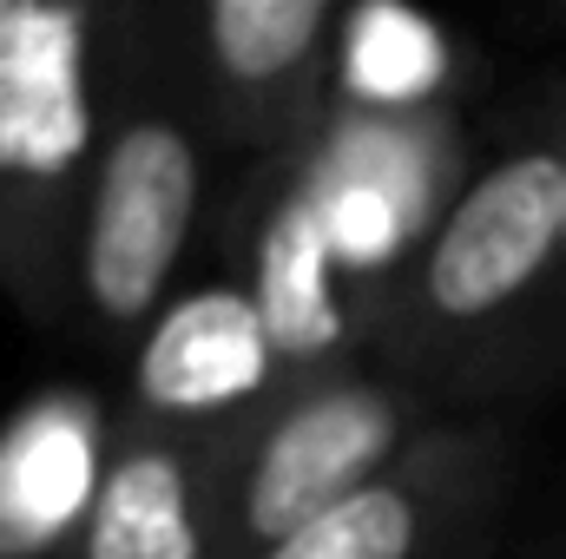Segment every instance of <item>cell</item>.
<instances>
[{"label": "cell", "instance_id": "obj_1", "mask_svg": "<svg viewBox=\"0 0 566 559\" xmlns=\"http://www.w3.org/2000/svg\"><path fill=\"white\" fill-rule=\"evenodd\" d=\"M264 165L238 283L264 309L283 369L303 382L376 362L396 289L474 171L454 106L329 99L323 119Z\"/></svg>", "mask_w": 566, "mask_h": 559}, {"label": "cell", "instance_id": "obj_2", "mask_svg": "<svg viewBox=\"0 0 566 559\" xmlns=\"http://www.w3.org/2000/svg\"><path fill=\"white\" fill-rule=\"evenodd\" d=\"M158 0H0V296L66 309V251L93 151Z\"/></svg>", "mask_w": 566, "mask_h": 559}, {"label": "cell", "instance_id": "obj_3", "mask_svg": "<svg viewBox=\"0 0 566 559\" xmlns=\"http://www.w3.org/2000/svg\"><path fill=\"white\" fill-rule=\"evenodd\" d=\"M211 145L218 126L185 66L171 0H158L80 191L60 309L66 329L113 349H139V336L165 316L185 251L198 238Z\"/></svg>", "mask_w": 566, "mask_h": 559}, {"label": "cell", "instance_id": "obj_4", "mask_svg": "<svg viewBox=\"0 0 566 559\" xmlns=\"http://www.w3.org/2000/svg\"><path fill=\"white\" fill-rule=\"evenodd\" d=\"M566 277V151L527 133L474 165L396 289L376 362L434 389L441 369L488 356Z\"/></svg>", "mask_w": 566, "mask_h": 559}, {"label": "cell", "instance_id": "obj_5", "mask_svg": "<svg viewBox=\"0 0 566 559\" xmlns=\"http://www.w3.org/2000/svg\"><path fill=\"white\" fill-rule=\"evenodd\" d=\"M434 421V389L389 362H343L290 382L218 447V559H271L290 534L402 461Z\"/></svg>", "mask_w": 566, "mask_h": 559}, {"label": "cell", "instance_id": "obj_6", "mask_svg": "<svg viewBox=\"0 0 566 559\" xmlns=\"http://www.w3.org/2000/svg\"><path fill=\"white\" fill-rule=\"evenodd\" d=\"M349 13L356 0H171L218 145L271 158L303 139L336 93Z\"/></svg>", "mask_w": 566, "mask_h": 559}, {"label": "cell", "instance_id": "obj_7", "mask_svg": "<svg viewBox=\"0 0 566 559\" xmlns=\"http://www.w3.org/2000/svg\"><path fill=\"white\" fill-rule=\"evenodd\" d=\"M514 474V434L494 415H441L422 441L290 534L271 559H488Z\"/></svg>", "mask_w": 566, "mask_h": 559}, {"label": "cell", "instance_id": "obj_8", "mask_svg": "<svg viewBox=\"0 0 566 559\" xmlns=\"http://www.w3.org/2000/svg\"><path fill=\"white\" fill-rule=\"evenodd\" d=\"M296 376L283 369L264 309L244 283L171 296L133 349V389L119 415L133 428L185 434L205 447L238 441Z\"/></svg>", "mask_w": 566, "mask_h": 559}, {"label": "cell", "instance_id": "obj_9", "mask_svg": "<svg viewBox=\"0 0 566 559\" xmlns=\"http://www.w3.org/2000/svg\"><path fill=\"white\" fill-rule=\"evenodd\" d=\"M119 447L93 389H46L0 428V559H60L86 527Z\"/></svg>", "mask_w": 566, "mask_h": 559}, {"label": "cell", "instance_id": "obj_10", "mask_svg": "<svg viewBox=\"0 0 566 559\" xmlns=\"http://www.w3.org/2000/svg\"><path fill=\"white\" fill-rule=\"evenodd\" d=\"M60 559H218V447L119 415L99 500Z\"/></svg>", "mask_w": 566, "mask_h": 559}, {"label": "cell", "instance_id": "obj_11", "mask_svg": "<svg viewBox=\"0 0 566 559\" xmlns=\"http://www.w3.org/2000/svg\"><path fill=\"white\" fill-rule=\"evenodd\" d=\"M560 151H566V126H560Z\"/></svg>", "mask_w": 566, "mask_h": 559}, {"label": "cell", "instance_id": "obj_12", "mask_svg": "<svg viewBox=\"0 0 566 559\" xmlns=\"http://www.w3.org/2000/svg\"><path fill=\"white\" fill-rule=\"evenodd\" d=\"M554 7H566V0H554Z\"/></svg>", "mask_w": 566, "mask_h": 559}]
</instances>
